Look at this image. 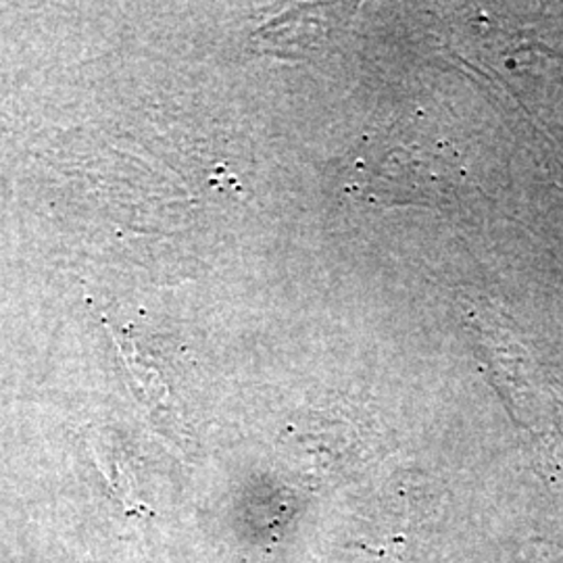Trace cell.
<instances>
[{
	"instance_id": "cell-1",
	"label": "cell",
	"mask_w": 563,
	"mask_h": 563,
	"mask_svg": "<svg viewBox=\"0 0 563 563\" xmlns=\"http://www.w3.org/2000/svg\"><path fill=\"white\" fill-rule=\"evenodd\" d=\"M449 159L420 130H395L362 157L363 186L386 202H437L453 188Z\"/></svg>"
},
{
	"instance_id": "cell-2",
	"label": "cell",
	"mask_w": 563,
	"mask_h": 563,
	"mask_svg": "<svg viewBox=\"0 0 563 563\" xmlns=\"http://www.w3.org/2000/svg\"><path fill=\"white\" fill-rule=\"evenodd\" d=\"M543 563H563V553L562 555H555V558H551V560H547Z\"/></svg>"
}]
</instances>
